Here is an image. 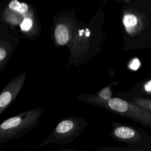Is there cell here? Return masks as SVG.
<instances>
[{"label": "cell", "instance_id": "obj_1", "mask_svg": "<svg viewBox=\"0 0 151 151\" xmlns=\"http://www.w3.org/2000/svg\"><path fill=\"white\" fill-rule=\"evenodd\" d=\"M42 112L41 109H32L4 121L0 125V143L20 137L35 127Z\"/></svg>", "mask_w": 151, "mask_h": 151}, {"label": "cell", "instance_id": "obj_2", "mask_svg": "<svg viewBox=\"0 0 151 151\" xmlns=\"http://www.w3.org/2000/svg\"><path fill=\"white\" fill-rule=\"evenodd\" d=\"M87 123L80 117L65 119L57 124L49 136L40 146L50 143L67 144L77 138L86 128Z\"/></svg>", "mask_w": 151, "mask_h": 151}, {"label": "cell", "instance_id": "obj_3", "mask_svg": "<svg viewBox=\"0 0 151 151\" xmlns=\"http://www.w3.org/2000/svg\"><path fill=\"white\" fill-rule=\"evenodd\" d=\"M104 106L119 115L151 127V113L136 104L113 97L106 101Z\"/></svg>", "mask_w": 151, "mask_h": 151}, {"label": "cell", "instance_id": "obj_4", "mask_svg": "<svg viewBox=\"0 0 151 151\" xmlns=\"http://www.w3.org/2000/svg\"><path fill=\"white\" fill-rule=\"evenodd\" d=\"M26 73L14 78L3 89L0 95V113L2 114L6 108L14 100L24 86Z\"/></svg>", "mask_w": 151, "mask_h": 151}, {"label": "cell", "instance_id": "obj_5", "mask_svg": "<svg viewBox=\"0 0 151 151\" xmlns=\"http://www.w3.org/2000/svg\"><path fill=\"white\" fill-rule=\"evenodd\" d=\"M111 134L113 138L124 142H134L139 139L138 133L136 130L123 125L114 126Z\"/></svg>", "mask_w": 151, "mask_h": 151}, {"label": "cell", "instance_id": "obj_6", "mask_svg": "<svg viewBox=\"0 0 151 151\" xmlns=\"http://www.w3.org/2000/svg\"><path fill=\"white\" fill-rule=\"evenodd\" d=\"M54 37L58 45H65L70 39V34L67 27L62 24L58 25L55 29Z\"/></svg>", "mask_w": 151, "mask_h": 151}, {"label": "cell", "instance_id": "obj_7", "mask_svg": "<svg viewBox=\"0 0 151 151\" xmlns=\"http://www.w3.org/2000/svg\"><path fill=\"white\" fill-rule=\"evenodd\" d=\"M123 23L126 31L129 34H132L137 24V19L135 15L133 14H127L125 15L123 18Z\"/></svg>", "mask_w": 151, "mask_h": 151}, {"label": "cell", "instance_id": "obj_8", "mask_svg": "<svg viewBox=\"0 0 151 151\" xmlns=\"http://www.w3.org/2000/svg\"><path fill=\"white\" fill-rule=\"evenodd\" d=\"M9 6L11 9L21 14H24L28 11V5L25 3H20L17 0L11 1L9 4Z\"/></svg>", "mask_w": 151, "mask_h": 151}, {"label": "cell", "instance_id": "obj_9", "mask_svg": "<svg viewBox=\"0 0 151 151\" xmlns=\"http://www.w3.org/2000/svg\"><path fill=\"white\" fill-rule=\"evenodd\" d=\"M133 101L138 106L151 112V100L146 99L134 98L133 99Z\"/></svg>", "mask_w": 151, "mask_h": 151}, {"label": "cell", "instance_id": "obj_10", "mask_svg": "<svg viewBox=\"0 0 151 151\" xmlns=\"http://www.w3.org/2000/svg\"><path fill=\"white\" fill-rule=\"evenodd\" d=\"M32 26V20L30 18H25L20 24L21 29L22 31H29Z\"/></svg>", "mask_w": 151, "mask_h": 151}, {"label": "cell", "instance_id": "obj_11", "mask_svg": "<svg viewBox=\"0 0 151 151\" xmlns=\"http://www.w3.org/2000/svg\"><path fill=\"white\" fill-rule=\"evenodd\" d=\"M8 51L5 48V44L1 43V47H0V62H1V65L2 67L3 63L5 60L6 57H7Z\"/></svg>", "mask_w": 151, "mask_h": 151}, {"label": "cell", "instance_id": "obj_12", "mask_svg": "<svg viewBox=\"0 0 151 151\" xmlns=\"http://www.w3.org/2000/svg\"><path fill=\"white\" fill-rule=\"evenodd\" d=\"M140 64L139 60L137 58H135L132 61L131 64H130V67L131 69L133 70H136L139 68V67H140Z\"/></svg>", "mask_w": 151, "mask_h": 151}, {"label": "cell", "instance_id": "obj_13", "mask_svg": "<svg viewBox=\"0 0 151 151\" xmlns=\"http://www.w3.org/2000/svg\"><path fill=\"white\" fill-rule=\"evenodd\" d=\"M145 89L147 91H151V80L149 81L145 84Z\"/></svg>", "mask_w": 151, "mask_h": 151}]
</instances>
